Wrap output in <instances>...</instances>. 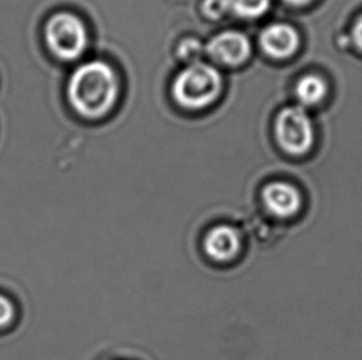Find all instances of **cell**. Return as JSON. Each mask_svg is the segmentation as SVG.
Wrapping results in <instances>:
<instances>
[{"label": "cell", "instance_id": "1", "mask_svg": "<svg viewBox=\"0 0 362 360\" xmlns=\"http://www.w3.org/2000/svg\"><path fill=\"white\" fill-rule=\"evenodd\" d=\"M118 83L113 69L93 61L79 66L69 78L67 95L74 110L86 117H99L113 107Z\"/></svg>", "mask_w": 362, "mask_h": 360}, {"label": "cell", "instance_id": "2", "mask_svg": "<svg viewBox=\"0 0 362 360\" xmlns=\"http://www.w3.org/2000/svg\"><path fill=\"white\" fill-rule=\"evenodd\" d=\"M221 89L219 72L209 64L196 62L177 76L173 83V97L182 107L201 109L214 102Z\"/></svg>", "mask_w": 362, "mask_h": 360}, {"label": "cell", "instance_id": "3", "mask_svg": "<svg viewBox=\"0 0 362 360\" xmlns=\"http://www.w3.org/2000/svg\"><path fill=\"white\" fill-rule=\"evenodd\" d=\"M45 42L61 61L79 59L87 46V31L77 15L67 11L49 16L44 29Z\"/></svg>", "mask_w": 362, "mask_h": 360}, {"label": "cell", "instance_id": "4", "mask_svg": "<svg viewBox=\"0 0 362 360\" xmlns=\"http://www.w3.org/2000/svg\"><path fill=\"white\" fill-rule=\"evenodd\" d=\"M276 136L284 151L294 156L303 155L313 145V127L303 107H288L279 112Z\"/></svg>", "mask_w": 362, "mask_h": 360}, {"label": "cell", "instance_id": "5", "mask_svg": "<svg viewBox=\"0 0 362 360\" xmlns=\"http://www.w3.org/2000/svg\"><path fill=\"white\" fill-rule=\"evenodd\" d=\"M262 201L269 214L286 220L298 214L302 208V195L294 185L286 181H274L262 190Z\"/></svg>", "mask_w": 362, "mask_h": 360}, {"label": "cell", "instance_id": "6", "mask_svg": "<svg viewBox=\"0 0 362 360\" xmlns=\"http://www.w3.org/2000/svg\"><path fill=\"white\" fill-rule=\"evenodd\" d=\"M250 51L249 39L238 31H226L216 35L206 46L209 56L226 66L243 64L249 57Z\"/></svg>", "mask_w": 362, "mask_h": 360}, {"label": "cell", "instance_id": "7", "mask_svg": "<svg viewBox=\"0 0 362 360\" xmlns=\"http://www.w3.org/2000/svg\"><path fill=\"white\" fill-rule=\"evenodd\" d=\"M203 247L206 256L214 262L228 263L240 253L241 236L229 224H219L206 234Z\"/></svg>", "mask_w": 362, "mask_h": 360}, {"label": "cell", "instance_id": "8", "mask_svg": "<svg viewBox=\"0 0 362 360\" xmlns=\"http://www.w3.org/2000/svg\"><path fill=\"white\" fill-rule=\"evenodd\" d=\"M261 46L274 59H286L298 49L299 36L297 31L287 24H272L262 31Z\"/></svg>", "mask_w": 362, "mask_h": 360}, {"label": "cell", "instance_id": "9", "mask_svg": "<svg viewBox=\"0 0 362 360\" xmlns=\"http://www.w3.org/2000/svg\"><path fill=\"white\" fill-rule=\"evenodd\" d=\"M325 92H327V85L324 83L323 79L314 74L304 76L303 78L299 80L296 88V94L299 102L307 107L318 104L323 99Z\"/></svg>", "mask_w": 362, "mask_h": 360}, {"label": "cell", "instance_id": "10", "mask_svg": "<svg viewBox=\"0 0 362 360\" xmlns=\"http://www.w3.org/2000/svg\"><path fill=\"white\" fill-rule=\"evenodd\" d=\"M226 9L240 18H259L269 8V0H224Z\"/></svg>", "mask_w": 362, "mask_h": 360}, {"label": "cell", "instance_id": "11", "mask_svg": "<svg viewBox=\"0 0 362 360\" xmlns=\"http://www.w3.org/2000/svg\"><path fill=\"white\" fill-rule=\"evenodd\" d=\"M202 54V46L197 40H186L180 46V56L187 61H192V64H196V59Z\"/></svg>", "mask_w": 362, "mask_h": 360}, {"label": "cell", "instance_id": "12", "mask_svg": "<svg viewBox=\"0 0 362 360\" xmlns=\"http://www.w3.org/2000/svg\"><path fill=\"white\" fill-rule=\"evenodd\" d=\"M15 317L14 304L0 294V328L9 326Z\"/></svg>", "mask_w": 362, "mask_h": 360}, {"label": "cell", "instance_id": "13", "mask_svg": "<svg viewBox=\"0 0 362 360\" xmlns=\"http://www.w3.org/2000/svg\"><path fill=\"white\" fill-rule=\"evenodd\" d=\"M203 10H204L206 15H208L209 18H213V19L221 18L226 11H228L224 0H206L203 3Z\"/></svg>", "mask_w": 362, "mask_h": 360}, {"label": "cell", "instance_id": "14", "mask_svg": "<svg viewBox=\"0 0 362 360\" xmlns=\"http://www.w3.org/2000/svg\"><path fill=\"white\" fill-rule=\"evenodd\" d=\"M353 39L358 49H362V16L358 20L353 30Z\"/></svg>", "mask_w": 362, "mask_h": 360}, {"label": "cell", "instance_id": "15", "mask_svg": "<svg viewBox=\"0 0 362 360\" xmlns=\"http://www.w3.org/2000/svg\"><path fill=\"white\" fill-rule=\"evenodd\" d=\"M287 3H289V4H294V5H303L307 4V3H309L310 0H286Z\"/></svg>", "mask_w": 362, "mask_h": 360}]
</instances>
